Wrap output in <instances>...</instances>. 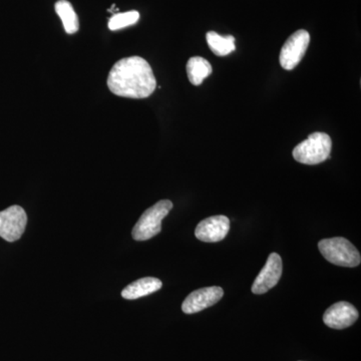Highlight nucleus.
Returning <instances> with one entry per match:
<instances>
[{
    "label": "nucleus",
    "mask_w": 361,
    "mask_h": 361,
    "mask_svg": "<svg viewBox=\"0 0 361 361\" xmlns=\"http://www.w3.org/2000/svg\"><path fill=\"white\" fill-rule=\"evenodd\" d=\"M108 87L115 96L146 99L155 92L157 80L146 59L130 56L116 61L111 68Z\"/></svg>",
    "instance_id": "nucleus-1"
},
{
    "label": "nucleus",
    "mask_w": 361,
    "mask_h": 361,
    "mask_svg": "<svg viewBox=\"0 0 361 361\" xmlns=\"http://www.w3.org/2000/svg\"><path fill=\"white\" fill-rule=\"evenodd\" d=\"M332 141L325 133H313L305 141L297 145L292 152L293 158L304 165H317L330 157Z\"/></svg>",
    "instance_id": "nucleus-2"
},
{
    "label": "nucleus",
    "mask_w": 361,
    "mask_h": 361,
    "mask_svg": "<svg viewBox=\"0 0 361 361\" xmlns=\"http://www.w3.org/2000/svg\"><path fill=\"white\" fill-rule=\"evenodd\" d=\"M318 248L329 262L341 267H356L360 264V253L351 242L342 237L323 239Z\"/></svg>",
    "instance_id": "nucleus-3"
},
{
    "label": "nucleus",
    "mask_w": 361,
    "mask_h": 361,
    "mask_svg": "<svg viewBox=\"0 0 361 361\" xmlns=\"http://www.w3.org/2000/svg\"><path fill=\"white\" fill-rule=\"evenodd\" d=\"M173 209L170 200H161L151 208L147 209L133 229V238L135 241H146L157 236L161 231V221Z\"/></svg>",
    "instance_id": "nucleus-4"
},
{
    "label": "nucleus",
    "mask_w": 361,
    "mask_h": 361,
    "mask_svg": "<svg viewBox=\"0 0 361 361\" xmlns=\"http://www.w3.org/2000/svg\"><path fill=\"white\" fill-rule=\"evenodd\" d=\"M310 44V32L299 30L289 37L280 51V65L285 71H292L302 61Z\"/></svg>",
    "instance_id": "nucleus-5"
},
{
    "label": "nucleus",
    "mask_w": 361,
    "mask_h": 361,
    "mask_svg": "<svg viewBox=\"0 0 361 361\" xmlns=\"http://www.w3.org/2000/svg\"><path fill=\"white\" fill-rule=\"evenodd\" d=\"M27 224V215L23 207H8L0 212V237L7 242L21 238Z\"/></svg>",
    "instance_id": "nucleus-6"
},
{
    "label": "nucleus",
    "mask_w": 361,
    "mask_h": 361,
    "mask_svg": "<svg viewBox=\"0 0 361 361\" xmlns=\"http://www.w3.org/2000/svg\"><path fill=\"white\" fill-rule=\"evenodd\" d=\"M282 259L277 253H271L263 269L252 285L254 294H264L276 286L282 275Z\"/></svg>",
    "instance_id": "nucleus-7"
},
{
    "label": "nucleus",
    "mask_w": 361,
    "mask_h": 361,
    "mask_svg": "<svg viewBox=\"0 0 361 361\" xmlns=\"http://www.w3.org/2000/svg\"><path fill=\"white\" fill-rule=\"evenodd\" d=\"M223 295H224V291L221 287H205V288L198 289L186 297L182 305L183 312L186 314L200 312L219 302Z\"/></svg>",
    "instance_id": "nucleus-8"
},
{
    "label": "nucleus",
    "mask_w": 361,
    "mask_h": 361,
    "mask_svg": "<svg viewBox=\"0 0 361 361\" xmlns=\"http://www.w3.org/2000/svg\"><path fill=\"white\" fill-rule=\"evenodd\" d=\"M229 230V218L223 215L212 216L199 223L195 230V236L202 242L216 243L225 239Z\"/></svg>",
    "instance_id": "nucleus-9"
},
{
    "label": "nucleus",
    "mask_w": 361,
    "mask_h": 361,
    "mask_svg": "<svg viewBox=\"0 0 361 361\" xmlns=\"http://www.w3.org/2000/svg\"><path fill=\"white\" fill-rule=\"evenodd\" d=\"M358 316V311L353 304L341 301L325 311L323 322L332 329H345L357 320Z\"/></svg>",
    "instance_id": "nucleus-10"
},
{
    "label": "nucleus",
    "mask_w": 361,
    "mask_h": 361,
    "mask_svg": "<svg viewBox=\"0 0 361 361\" xmlns=\"http://www.w3.org/2000/svg\"><path fill=\"white\" fill-rule=\"evenodd\" d=\"M161 286L163 283L158 278L145 277L128 285L125 289H123L122 296L128 300H135V299L155 293L160 290Z\"/></svg>",
    "instance_id": "nucleus-11"
},
{
    "label": "nucleus",
    "mask_w": 361,
    "mask_h": 361,
    "mask_svg": "<svg viewBox=\"0 0 361 361\" xmlns=\"http://www.w3.org/2000/svg\"><path fill=\"white\" fill-rule=\"evenodd\" d=\"M213 68L211 63L207 59L201 58V56H194L188 61L187 63V75L190 82L192 85H202L205 78L212 73Z\"/></svg>",
    "instance_id": "nucleus-12"
},
{
    "label": "nucleus",
    "mask_w": 361,
    "mask_h": 361,
    "mask_svg": "<svg viewBox=\"0 0 361 361\" xmlns=\"http://www.w3.org/2000/svg\"><path fill=\"white\" fill-rule=\"evenodd\" d=\"M54 8H56V13H58L59 18L63 21L66 32L68 35L78 32V28H80V20H78L77 13L71 2H68V0H59L54 6Z\"/></svg>",
    "instance_id": "nucleus-13"
},
{
    "label": "nucleus",
    "mask_w": 361,
    "mask_h": 361,
    "mask_svg": "<svg viewBox=\"0 0 361 361\" xmlns=\"http://www.w3.org/2000/svg\"><path fill=\"white\" fill-rule=\"evenodd\" d=\"M207 42L211 51L218 56H225L236 49L235 37L232 35H218L215 32H209L206 35Z\"/></svg>",
    "instance_id": "nucleus-14"
},
{
    "label": "nucleus",
    "mask_w": 361,
    "mask_h": 361,
    "mask_svg": "<svg viewBox=\"0 0 361 361\" xmlns=\"http://www.w3.org/2000/svg\"><path fill=\"white\" fill-rule=\"evenodd\" d=\"M140 20V13L137 11H132L128 13H116L109 20V28L113 32L134 25Z\"/></svg>",
    "instance_id": "nucleus-15"
}]
</instances>
